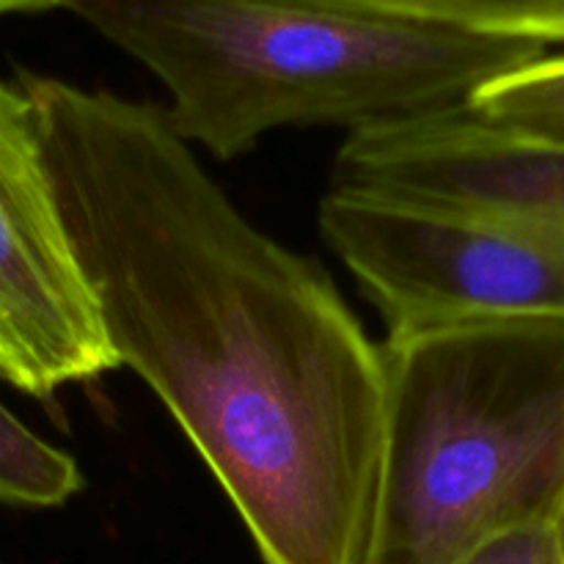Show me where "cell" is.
I'll use <instances>...</instances> for the list:
<instances>
[{"label": "cell", "mask_w": 564, "mask_h": 564, "mask_svg": "<svg viewBox=\"0 0 564 564\" xmlns=\"http://www.w3.org/2000/svg\"><path fill=\"white\" fill-rule=\"evenodd\" d=\"M386 419L361 564H455L564 499V314L386 336Z\"/></svg>", "instance_id": "obj_3"}, {"label": "cell", "mask_w": 564, "mask_h": 564, "mask_svg": "<svg viewBox=\"0 0 564 564\" xmlns=\"http://www.w3.org/2000/svg\"><path fill=\"white\" fill-rule=\"evenodd\" d=\"M319 231L389 334L471 317L564 314V242L490 220L334 191Z\"/></svg>", "instance_id": "obj_4"}, {"label": "cell", "mask_w": 564, "mask_h": 564, "mask_svg": "<svg viewBox=\"0 0 564 564\" xmlns=\"http://www.w3.org/2000/svg\"><path fill=\"white\" fill-rule=\"evenodd\" d=\"M455 564H564L551 523L496 534Z\"/></svg>", "instance_id": "obj_10"}, {"label": "cell", "mask_w": 564, "mask_h": 564, "mask_svg": "<svg viewBox=\"0 0 564 564\" xmlns=\"http://www.w3.org/2000/svg\"><path fill=\"white\" fill-rule=\"evenodd\" d=\"M468 105L518 135L564 143V53H545L532 64L496 77Z\"/></svg>", "instance_id": "obj_9"}, {"label": "cell", "mask_w": 564, "mask_h": 564, "mask_svg": "<svg viewBox=\"0 0 564 564\" xmlns=\"http://www.w3.org/2000/svg\"><path fill=\"white\" fill-rule=\"evenodd\" d=\"M165 86L182 141L218 160L281 127L347 130L471 102L543 44L341 0H64Z\"/></svg>", "instance_id": "obj_2"}, {"label": "cell", "mask_w": 564, "mask_h": 564, "mask_svg": "<svg viewBox=\"0 0 564 564\" xmlns=\"http://www.w3.org/2000/svg\"><path fill=\"white\" fill-rule=\"evenodd\" d=\"M86 488L83 468L0 402V505L55 510Z\"/></svg>", "instance_id": "obj_7"}, {"label": "cell", "mask_w": 564, "mask_h": 564, "mask_svg": "<svg viewBox=\"0 0 564 564\" xmlns=\"http://www.w3.org/2000/svg\"><path fill=\"white\" fill-rule=\"evenodd\" d=\"M383 14L463 31L564 44V0H341Z\"/></svg>", "instance_id": "obj_8"}, {"label": "cell", "mask_w": 564, "mask_h": 564, "mask_svg": "<svg viewBox=\"0 0 564 564\" xmlns=\"http://www.w3.org/2000/svg\"><path fill=\"white\" fill-rule=\"evenodd\" d=\"M119 369L44 165L28 94L0 80V380L50 400Z\"/></svg>", "instance_id": "obj_5"}, {"label": "cell", "mask_w": 564, "mask_h": 564, "mask_svg": "<svg viewBox=\"0 0 564 564\" xmlns=\"http://www.w3.org/2000/svg\"><path fill=\"white\" fill-rule=\"evenodd\" d=\"M551 529H554L556 545H560V554H562V562H564V499H562L560 510H556L554 521H551Z\"/></svg>", "instance_id": "obj_12"}, {"label": "cell", "mask_w": 564, "mask_h": 564, "mask_svg": "<svg viewBox=\"0 0 564 564\" xmlns=\"http://www.w3.org/2000/svg\"><path fill=\"white\" fill-rule=\"evenodd\" d=\"M0 564H6V562H3V560H0Z\"/></svg>", "instance_id": "obj_13"}, {"label": "cell", "mask_w": 564, "mask_h": 564, "mask_svg": "<svg viewBox=\"0 0 564 564\" xmlns=\"http://www.w3.org/2000/svg\"><path fill=\"white\" fill-rule=\"evenodd\" d=\"M330 187L564 242V143L518 135L471 105L347 132Z\"/></svg>", "instance_id": "obj_6"}, {"label": "cell", "mask_w": 564, "mask_h": 564, "mask_svg": "<svg viewBox=\"0 0 564 564\" xmlns=\"http://www.w3.org/2000/svg\"><path fill=\"white\" fill-rule=\"evenodd\" d=\"M119 367L171 413L264 564H361L383 347L328 270L264 235L160 105L22 72Z\"/></svg>", "instance_id": "obj_1"}, {"label": "cell", "mask_w": 564, "mask_h": 564, "mask_svg": "<svg viewBox=\"0 0 564 564\" xmlns=\"http://www.w3.org/2000/svg\"><path fill=\"white\" fill-rule=\"evenodd\" d=\"M64 0H0V17L6 14H28V11L61 9Z\"/></svg>", "instance_id": "obj_11"}]
</instances>
